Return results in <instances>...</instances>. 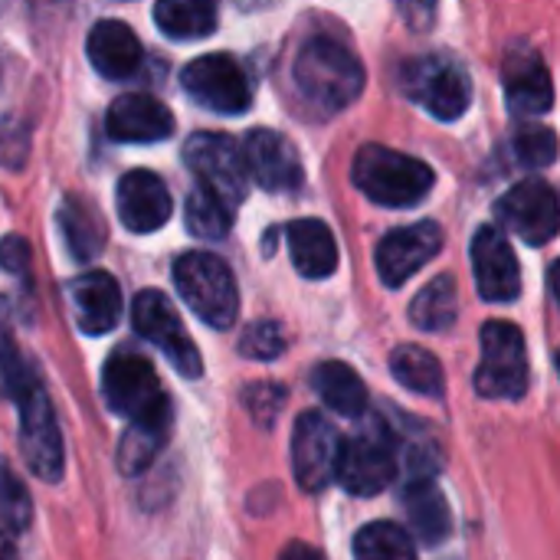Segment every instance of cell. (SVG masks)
Returning <instances> with one entry per match:
<instances>
[{
    "instance_id": "cell-2",
    "label": "cell",
    "mask_w": 560,
    "mask_h": 560,
    "mask_svg": "<svg viewBox=\"0 0 560 560\" xmlns=\"http://www.w3.org/2000/svg\"><path fill=\"white\" fill-rule=\"evenodd\" d=\"M351 177L368 200L394 210L417 207L433 190L430 164L384 144H364L354 158Z\"/></svg>"
},
{
    "instance_id": "cell-10",
    "label": "cell",
    "mask_w": 560,
    "mask_h": 560,
    "mask_svg": "<svg viewBox=\"0 0 560 560\" xmlns=\"http://www.w3.org/2000/svg\"><path fill=\"white\" fill-rule=\"evenodd\" d=\"M184 92L220 115H243L253 105V85L243 72V66L226 52H210L184 66L180 72Z\"/></svg>"
},
{
    "instance_id": "cell-21",
    "label": "cell",
    "mask_w": 560,
    "mask_h": 560,
    "mask_svg": "<svg viewBox=\"0 0 560 560\" xmlns=\"http://www.w3.org/2000/svg\"><path fill=\"white\" fill-rule=\"evenodd\" d=\"M85 52L92 69L102 79H131L141 62H144V49L141 39L135 36V30L121 20H102L92 26L89 39H85Z\"/></svg>"
},
{
    "instance_id": "cell-16",
    "label": "cell",
    "mask_w": 560,
    "mask_h": 560,
    "mask_svg": "<svg viewBox=\"0 0 560 560\" xmlns=\"http://www.w3.org/2000/svg\"><path fill=\"white\" fill-rule=\"evenodd\" d=\"M243 154H246L249 177L262 190L285 194V190H295L302 184V177H305L295 144L285 135L272 131V128L249 131L246 141H243Z\"/></svg>"
},
{
    "instance_id": "cell-9",
    "label": "cell",
    "mask_w": 560,
    "mask_h": 560,
    "mask_svg": "<svg viewBox=\"0 0 560 560\" xmlns=\"http://www.w3.org/2000/svg\"><path fill=\"white\" fill-rule=\"evenodd\" d=\"M184 164L194 171L200 187H210L230 207L243 203L246 187H249L246 184L249 180V167H246L243 148L230 135H217V131L190 135L187 144H184Z\"/></svg>"
},
{
    "instance_id": "cell-27",
    "label": "cell",
    "mask_w": 560,
    "mask_h": 560,
    "mask_svg": "<svg viewBox=\"0 0 560 560\" xmlns=\"http://www.w3.org/2000/svg\"><path fill=\"white\" fill-rule=\"evenodd\" d=\"M154 23L171 39H203L217 30V0H158Z\"/></svg>"
},
{
    "instance_id": "cell-11",
    "label": "cell",
    "mask_w": 560,
    "mask_h": 560,
    "mask_svg": "<svg viewBox=\"0 0 560 560\" xmlns=\"http://www.w3.org/2000/svg\"><path fill=\"white\" fill-rule=\"evenodd\" d=\"M338 479L351 495L371 499L397 479V446L384 427H371L345 443Z\"/></svg>"
},
{
    "instance_id": "cell-26",
    "label": "cell",
    "mask_w": 560,
    "mask_h": 560,
    "mask_svg": "<svg viewBox=\"0 0 560 560\" xmlns=\"http://www.w3.org/2000/svg\"><path fill=\"white\" fill-rule=\"evenodd\" d=\"M56 220H59V230L66 236L69 253L79 262H92L102 253V246H105V223L98 220V213H95V207L89 200L66 197Z\"/></svg>"
},
{
    "instance_id": "cell-17",
    "label": "cell",
    "mask_w": 560,
    "mask_h": 560,
    "mask_svg": "<svg viewBox=\"0 0 560 560\" xmlns=\"http://www.w3.org/2000/svg\"><path fill=\"white\" fill-rule=\"evenodd\" d=\"M115 207L121 226L131 233H154L174 213L171 190L151 171H128L115 187Z\"/></svg>"
},
{
    "instance_id": "cell-31",
    "label": "cell",
    "mask_w": 560,
    "mask_h": 560,
    "mask_svg": "<svg viewBox=\"0 0 560 560\" xmlns=\"http://www.w3.org/2000/svg\"><path fill=\"white\" fill-rule=\"evenodd\" d=\"M233 210L220 194H213L210 187H197L190 197H187V207H184V223L194 236L200 240H223L233 226Z\"/></svg>"
},
{
    "instance_id": "cell-7",
    "label": "cell",
    "mask_w": 560,
    "mask_h": 560,
    "mask_svg": "<svg viewBox=\"0 0 560 560\" xmlns=\"http://www.w3.org/2000/svg\"><path fill=\"white\" fill-rule=\"evenodd\" d=\"M16 410H20V453H23L26 469L49 486L62 482L66 446H62V430H59V420H56V410L43 381L33 384L23 394V400H16Z\"/></svg>"
},
{
    "instance_id": "cell-39",
    "label": "cell",
    "mask_w": 560,
    "mask_h": 560,
    "mask_svg": "<svg viewBox=\"0 0 560 560\" xmlns=\"http://www.w3.org/2000/svg\"><path fill=\"white\" fill-rule=\"evenodd\" d=\"M397 7H400V16L407 20V26L417 33L430 30L436 20V0H397Z\"/></svg>"
},
{
    "instance_id": "cell-24",
    "label": "cell",
    "mask_w": 560,
    "mask_h": 560,
    "mask_svg": "<svg viewBox=\"0 0 560 560\" xmlns=\"http://www.w3.org/2000/svg\"><path fill=\"white\" fill-rule=\"evenodd\" d=\"M404 505L410 515V525L417 532V538L423 545H443L453 532V512L446 495L440 492V486L430 476H420L407 486L404 492Z\"/></svg>"
},
{
    "instance_id": "cell-25",
    "label": "cell",
    "mask_w": 560,
    "mask_h": 560,
    "mask_svg": "<svg viewBox=\"0 0 560 560\" xmlns=\"http://www.w3.org/2000/svg\"><path fill=\"white\" fill-rule=\"evenodd\" d=\"M312 390L318 394V400L325 407H331L341 417H361L368 410V387L358 377V371H351L341 361H325L312 371Z\"/></svg>"
},
{
    "instance_id": "cell-23",
    "label": "cell",
    "mask_w": 560,
    "mask_h": 560,
    "mask_svg": "<svg viewBox=\"0 0 560 560\" xmlns=\"http://www.w3.org/2000/svg\"><path fill=\"white\" fill-rule=\"evenodd\" d=\"M285 233L292 262L305 279H328L338 269V243L322 220H292Z\"/></svg>"
},
{
    "instance_id": "cell-41",
    "label": "cell",
    "mask_w": 560,
    "mask_h": 560,
    "mask_svg": "<svg viewBox=\"0 0 560 560\" xmlns=\"http://www.w3.org/2000/svg\"><path fill=\"white\" fill-rule=\"evenodd\" d=\"M0 560H20V555H16V545L0 532Z\"/></svg>"
},
{
    "instance_id": "cell-32",
    "label": "cell",
    "mask_w": 560,
    "mask_h": 560,
    "mask_svg": "<svg viewBox=\"0 0 560 560\" xmlns=\"http://www.w3.org/2000/svg\"><path fill=\"white\" fill-rule=\"evenodd\" d=\"M354 558L358 560H417V545L410 532H404L394 522H374L358 532L354 538Z\"/></svg>"
},
{
    "instance_id": "cell-3",
    "label": "cell",
    "mask_w": 560,
    "mask_h": 560,
    "mask_svg": "<svg viewBox=\"0 0 560 560\" xmlns=\"http://www.w3.org/2000/svg\"><path fill=\"white\" fill-rule=\"evenodd\" d=\"M174 285L187 308L217 331L233 328L240 315V289L230 266L213 253H184L174 262Z\"/></svg>"
},
{
    "instance_id": "cell-12",
    "label": "cell",
    "mask_w": 560,
    "mask_h": 560,
    "mask_svg": "<svg viewBox=\"0 0 560 560\" xmlns=\"http://www.w3.org/2000/svg\"><path fill=\"white\" fill-rule=\"evenodd\" d=\"M341 436L322 413H302L292 433V472L305 492H322L331 479H338L341 463Z\"/></svg>"
},
{
    "instance_id": "cell-40",
    "label": "cell",
    "mask_w": 560,
    "mask_h": 560,
    "mask_svg": "<svg viewBox=\"0 0 560 560\" xmlns=\"http://www.w3.org/2000/svg\"><path fill=\"white\" fill-rule=\"evenodd\" d=\"M279 560H325V558H322V551H318V548H312V545H305V541H292V545H285V548H282Z\"/></svg>"
},
{
    "instance_id": "cell-19",
    "label": "cell",
    "mask_w": 560,
    "mask_h": 560,
    "mask_svg": "<svg viewBox=\"0 0 560 560\" xmlns=\"http://www.w3.org/2000/svg\"><path fill=\"white\" fill-rule=\"evenodd\" d=\"M69 302H72V318H75L79 331H85L92 338L118 328L121 312H125L121 289H118L115 276H108L105 269H89V272L75 276L69 282Z\"/></svg>"
},
{
    "instance_id": "cell-38",
    "label": "cell",
    "mask_w": 560,
    "mask_h": 560,
    "mask_svg": "<svg viewBox=\"0 0 560 560\" xmlns=\"http://www.w3.org/2000/svg\"><path fill=\"white\" fill-rule=\"evenodd\" d=\"M0 266L16 276L23 285H30V243L16 233L0 240Z\"/></svg>"
},
{
    "instance_id": "cell-22",
    "label": "cell",
    "mask_w": 560,
    "mask_h": 560,
    "mask_svg": "<svg viewBox=\"0 0 560 560\" xmlns=\"http://www.w3.org/2000/svg\"><path fill=\"white\" fill-rule=\"evenodd\" d=\"M171 427H174V407H161L154 413L128 420V430L118 440V472L141 476L144 469H151L171 440Z\"/></svg>"
},
{
    "instance_id": "cell-29",
    "label": "cell",
    "mask_w": 560,
    "mask_h": 560,
    "mask_svg": "<svg viewBox=\"0 0 560 560\" xmlns=\"http://www.w3.org/2000/svg\"><path fill=\"white\" fill-rule=\"evenodd\" d=\"M39 371L36 364L20 351L16 338H13V312H10V302L0 295V384L7 390V397L23 400V394L39 384Z\"/></svg>"
},
{
    "instance_id": "cell-30",
    "label": "cell",
    "mask_w": 560,
    "mask_h": 560,
    "mask_svg": "<svg viewBox=\"0 0 560 560\" xmlns=\"http://www.w3.org/2000/svg\"><path fill=\"white\" fill-rule=\"evenodd\" d=\"M459 315V299H456V282L453 276H436L427 289L417 292L410 305V322L420 331H446Z\"/></svg>"
},
{
    "instance_id": "cell-20",
    "label": "cell",
    "mask_w": 560,
    "mask_h": 560,
    "mask_svg": "<svg viewBox=\"0 0 560 560\" xmlns=\"http://www.w3.org/2000/svg\"><path fill=\"white\" fill-rule=\"evenodd\" d=\"M505 79V102L512 115L518 118H535L545 115L555 105V82L545 66V59L535 49H515L505 56L502 66Z\"/></svg>"
},
{
    "instance_id": "cell-37",
    "label": "cell",
    "mask_w": 560,
    "mask_h": 560,
    "mask_svg": "<svg viewBox=\"0 0 560 560\" xmlns=\"http://www.w3.org/2000/svg\"><path fill=\"white\" fill-rule=\"evenodd\" d=\"M30 151V131L16 121L0 125V167H20Z\"/></svg>"
},
{
    "instance_id": "cell-34",
    "label": "cell",
    "mask_w": 560,
    "mask_h": 560,
    "mask_svg": "<svg viewBox=\"0 0 560 560\" xmlns=\"http://www.w3.org/2000/svg\"><path fill=\"white\" fill-rule=\"evenodd\" d=\"M512 148H515L518 164H525V167H548L558 158V135L551 128H545V125L528 121V125H522L515 131Z\"/></svg>"
},
{
    "instance_id": "cell-4",
    "label": "cell",
    "mask_w": 560,
    "mask_h": 560,
    "mask_svg": "<svg viewBox=\"0 0 560 560\" xmlns=\"http://www.w3.org/2000/svg\"><path fill=\"white\" fill-rule=\"evenodd\" d=\"M482 364L476 371V390L489 400H522L528 390V348L525 335L512 322L482 325Z\"/></svg>"
},
{
    "instance_id": "cell-6",
    "label": "cell",
    "mask_w": 560,
    "mask_h": 560,
    "mask_svg": "<svg viewBox=\"0 0 560 560\" xmlns=\"http://www.w3.org/2000/svg\"><path fill=\"white\" fill-rule=\"evenodd\" d=\"M102 397L105 407L125 420H138L144 413L171 407V397L164 394L154 364L131 348H115L108 354L102 368Z\"/></svg>"
},
{
    "instance_id": "cell-43",
    "label": "cell",
    "mask_w": 560,
    "mask_h": 560,
    "mask_svg": "<svg viewBox=\"0 0 560 560\" xmlns=\"http://www.w3.org/2000/svg\"><path fill=\"white\" fill-rule=\"evenodd\" d=\"M558 371H560V354H558Z\"/></svg>"
},
{
    "instance_id": "cell-14",
    "label": "cell",
    "mask_w": 560,
    "mask_h": 560,
    "mask_svg": "<svg viewBox=\"0 0 560 560\" xmlns=\"http://www.w3.org/2000/svg\"><path fill=\"white\" fill-rule=\"evenodd\" d=\"M472 276L486 302H515L522 292V269L509 236L499 226H479L472 236Z\"/></svg>"
},
{
    "instance_id": "cell-1",
    "label": "cell",
    "mask_w": 560,
    "mask_h": 560,
    "mask_svg": "<svg viewBox=\"0 0 560 560\" xmlns=\"http://www.w3.org/2000/svg\"><path fill=\"white\" fill-rule=\"evenodd\" d=\"M292 75H295L302 98L322 112L348 108L364 89L361 59L345 43H338L335 36L305 39L299 56H295Z\"/></svg>"
},
{
    "instance_id": "cell-28",
    "label": "cell",
    "mask_w": 560,
    "mask_h": 560,
    "mask_svg": "<svg viewBox=\"0 0 560 560\" xmlns=\"http://www.w3.org/2000/svg\"><path fill=\"white\" fill-rule=\"evenodd\" d=\"M390 374L397 384H404L407 390L420 394V397H440L446 387V374L443 364L436 361V354H430L420 345H400L390 354Z\"/></svg>"
},
{
    "instance_id": "cell-13",
    "label": "cell",
    "mask_w": 560,
    "mask_h": 560,
    "mask_svg": "<svg viewBox=\"0 0 560 560\" xmlns=\"http://www.w3.org/2000/svg\"><path fill=\"white\" fill-rule=\"evenodd\" d=\"M495 213L515 236H522L532 246H545L560 230L558 194L538 177H528V180L515 184L495 203Z\"/></svg>"
},
{
    "instance_id": "cell-42",
    "label": "cell",
    "mask_w": 560,
    "mask_h": 560,
    "mask_svg": "<svg viewBox=\"0 0 560 560\" xmlns=\"http://www.w3.org/2000/svg\"><path fill=\"white\" fill-rule=\"evenodd\" d=\"M548 282H551V295H555V302L560 305V259L551 266V276H548Z\"/></svg>"
},
{
    "instance_id": "cell-36",
    "label": "cell",
    "mask_w": 560,
    "mask_h": 560,
    "mask_svg": "<svg viewBox=\"0 0 560 560\" xmlns=\"http://www.w3.org/2000/svg\"><path fill=\"white\" fill-rule=\"evenodd\" d=\"M243 407L256 427H272L279 410L285 407V387L279 384H253L243 390Z\"/></svg>"
},
{
    "instance_id": "cell-35",
    "label": "cell",
    "mask_w": 560,
    "mask_h": 560,
    "mask_svg": "<svg viewBox=\"0 0 560 560\" xmlns=\"http://www.w3.org/2000/svg\"><path fill=\"white\" fill-rule=\"evenodd\" d=\"M285 351V331L279 322H253L240 338V354L253 361H276Z\"/></svg>"
},
{
    "instance_id": "cell-18",
    "label": "cell",
    "mask_w": 560,
    "mask_h": 560,
    "mask_svg": "<svg viewBox=\"0 0 560 560\" xmlns=\"http://www.w3.org/2000/svg\"><path fill=\"white\" fill-rule=\"evenodd\" d=\"M105 131L112 141H121V144L167 141L174 135V115L164 102H158L144 92H128L108 105Z\"/></svg>"
},
{
    "instance_id": "cell-5",
    "label": "cell",
    "mask_w": 560,
    "mask_h": 560,
    "mask_svg": "<svg viewBox=\"0 0 560 560\" xmlns=\"http://www.w3.org/2000/svg\"><path fill=\"white\" fill-rule=\"evenodd\" d=\"M131 325L135 331L154 345L167 361L171 368L187 377V381H197L203 374V361H200V351L194 345V338L187 335L177 308L171 305V299L158 289H144L135 295L131 302Z\"/></svg>"
},
{
    "instance_id": "cell-8",
    "label": "cell",
    "mask_w": 560,
    "mask_h": 560,
    "mask_svg": "<svg viewBox=\"0 0 560 560\" xmlns=\"http://www.w3.org/2000/svg\"><path fill=\"white\" fill-rule=\"evenodd\" d=\"M400 82H404V92L440 121L463 118L472 102V82L466 69L456 59L440 56V52L407 62L400 72Z\"/></svg>"
},
{
    "instance_id": "cell-33",
    "label": "cell",
    "mask_w": 560,
    "mask_h": 560,
    "mask_svg": "<svg viewBox=\"0 0 560 560\" xmlns=\"http://www.w3.org/2000/svg\"><path fill=\"white\" fill-rule=\"evenodd\" d=\"M0 522L16 535L26 532L33 522V499L7 459H0Z\"/></svg>"
},
{
    "instance_id": "cell-15",
    "label": "cell",
    "mask_w": 560,
    "mask_h": 560,
    "mask_svg": "<svg viewBox=\"0 0 560 560\" xmlns=\"http://www.w3.org/2000/svg\"><path fill=\"white\" fill-rule=\"evenodd\" d=\"M440 249H443V230L433 220L390 230L377 246V272L384 285L397 289L410 276H417Z\"/></svg>"
}]
</instances>
